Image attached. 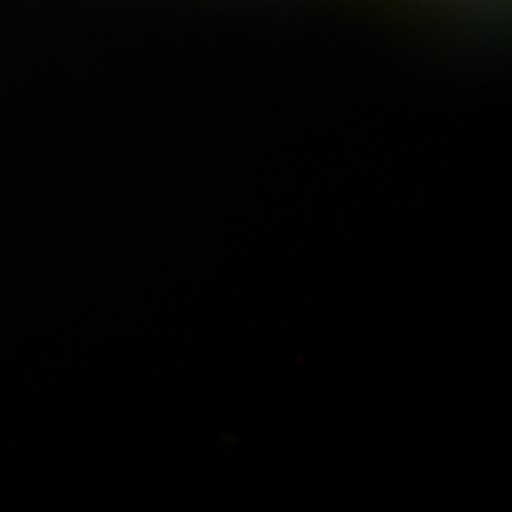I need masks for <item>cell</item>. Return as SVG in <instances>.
Returning a JSON list of instances; mask_svg holds the SVG:
<instances>
[]
</instances>
